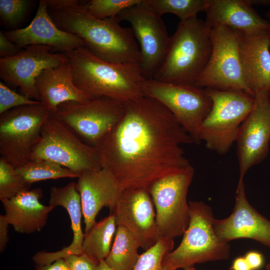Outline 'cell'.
<instances>
[{"mask_svg":"<svg viewBox=\"0 0 270 270\" xmlns=\"http://www.w3.org/2000/svg\"><path fill=\"white\" fill-rule=\"evenodd\" d=\"M232 213L223 219L214 218L212 226L222 240H254L270 249V220L260 214L246 198L244 180H238Z\"/></svg>","mask_w":270,"mask_h":270,"instance_id":"17","label":"cell"},{"mask_svg":"<svg viewBox=\"0 0 270 270\" xmlns=\"http://www.w3.org/2000/svg\"><path fill=\"white\" fill-rule=\"evenodd\" d=\"M252 270H259L264 264V258L260 252L256 250L248 252L244 256Z\"/></svg>","mask_w":270,"mask_h":270,"instance_id":"36","label":"cell"},{"mask_svg":"<svg viewBox=\"0 0 270 270\" xmlns=\"http://www.w3.org/2000/svg\"><path fill=\"white\" fill-rule=\"evenodd\" d=\"M36 86L40 102L52 113L64 102L82 103L90 99L74 84L68 61L58 66L44 70L36 78Z\"/></svg>","mask_w":270,"mask_h":270,"instance_id":"24","label":"cell"},{"mask_svg":"<svg viewBox=\"0 0 270 270\" xmlns=\"http://www.w3.org/2000/svg\"><path fill=\"white\" fill-rule=\"evenodd\" d=\"M96 270H114L109 266L105 262L104 260L100 261Z\"/></svg>","mask_w":270,"mask_h":270,"instance_id":"41","label":"cell"},{"mask_svg":"<svg viewBox=\"0 0 270 270\" xmlns=\"http://www.w3.org/2000/svg\"><path fill=\"white\" fill-rule=\"evenodd\" d=\"M142 0H92L87 2L89 14L99 19L117 16L122 10L140 3Z\"/></svg>","mask_w":270,"mask_h":270,"instance_id":"32","label":"cell"},{"mask_svg":"<svg viewBox=\"0 0 270 270\" xmlns=\"http://www.w3.org/2000/svg\"><path fill=\"white\" fill-rule=\"evenodd\" d=\"M45 45H30L18 54L0 58V78L10 85L18 86L24 94L40 102L36 80L44 70L58 66L68 61L62 54H52Z\"/></svg>","mask_w":270,"mask_h":270,"instance_id":"15","label":"cell"},{"mask_svg":"<svg viewBox=\"0 0 270 270\" xmlns=\"http://www.w3.org/2000/svg\"><path fill=\"white\" fill-rule=\"evenodd\" d=\"M188 270H196L194 266H192V267L189 268H188Z\"/></svg>","mask_w":270,"mask_h":270,"instance_id":"44","label":"cell"},{"mask_svg":"<svg viewBox=\"0 0 270 270\" xmlns=\"http://www.w3.org/2000/svg\"><path fill=\"white\" fill-rule=\"evenodd\" d=\"M116 223L114 216H109L96 222L84 234L82 252L98 261L104 260L108 255L114 238Z\"/></svg>","mask_w":270,"mask_h":270,"instance_id":"26","label":"cell"},{"mask_svg":"<svg viewBox=\"0 0 270 270\" xmlns=\"http://www.w3.org/2000/svg\"><path fill=\"white\" fill-rule=\"evenodd\" d=\"M190 222L178 246L164 256V270L188 268L198 264L227 260L230 245L215 234L212 208L202 201L189 202Z\"/></svg>","mask_w":270,"mask_h":270,"instance_id":"5","label":"cell"},{"mask_svg":"<svg viewBox=\"0 0 270 270\" xmlns=\"http://www.w3.org/2000/svg\"><path fill=\"white\" fill-rule=\"evenodd\" d=\"M8 223L4 215H0V252H2L9 240L8 235Z\"/></svg>","mask_w":270,"mask_h":270,"instance_id":"37","label":"cell"},{"mask_svg":"<svg viewBox=\"0 0 270 270\" xmlns=\"http://www.w3.org/2000/svg\"><path fill=\"white\" fill-rule=\"evenodd\" d=\"M208 0H144L145 5L154 13L162 16L170 13L184 21L197 17L204 11Z\"/></svg>","mask_w":270,"mask_h":270,"instance_id":"27","label":"cell"},{"mask_svg":"<svg viewBox=\"0 0 270 270\" xmlns=\"http://www.w3.org/2000/svg\"><path fill=\"white\" fill-rule=\"evenodd\" d=\"M174 246V240L162 237L154 246L140 254L132 270H164L163 258L173 250Z\"/></svg>","mask_w":270,"mask_h":270,"instance_id":"30","label":"cell"},{"mask_svg":"<svg viewBox=\"0 0 270 270\" xmlns=\"http://www.w3.org/2000/svg\"><path fill=\"white\" fill-rule=\"evenodd\" d=\"M152 197L146 189L120 190L112 208L116 225L127 228L146 250L162 238L156 221V212Z\"/></svg>","mask_w":270,"mask_h":270,"instance_id":"16","label":"cell"},{"mask_svg":"<svg viewBox=\"0 0 270 270\" xmlns=\"http://www.w3.org/2000/svg\"><path fill=\"white\" fill-rule=\"evenodd\" d=\"M48 11L58 28L79 36L85 47L99 58L140 65V48L133 32L131 28L122 27L118 16L97 18L88 13L86 4L79 1L68 7L48 8Z\"/></svg>","mask_w":270,"mask_h":270,"instance_id":"2","label":"cell"},{"mask_svg":"<svg viewBox=\"0 0 270 270\" xmlns=\"http://www.w3.org/2000/svg\"><path fill=\"white\" fill-rule=\"evenodd\" d=\"M16 172L28 183L63 178H78L70 170L55 162L44 160H30Z\"/></svg>","mask_w":270,"mask_h":270,"instance_id":"28","label":"cell"},{"mask_svg":"<svg viewBox=\"0 0 270 270\" xmlns=\"http://www.w3.org/2000/svg\"><path fill=\"white\" fill-rule=\"evenodd\" d=\"M63 258L69 270H96L100 262L84 252L69 254Z\"/></svg>","mask_w":270,"mask_h":270,"instance_id":"34","label":"cell"},{"mask_svg":"<svg viewBox=\"0 0 270 270\" xmlns=\"http://www.w3.org/2000/svg\"><path fill=\"white\" fill-rule=\"evenodd\" d=\"M246 2L251 6L252 4L270 5V0H246Z\"/></svg>","mask_w":270,"mask_h":270,"instance_id":"40","label":"cell"},{"mask_svg":"<svg viewBox=\"0 0 270 270\" xmlns=\"http://www.w3.org/2000/svg\"><path fill=\"white\" fill-rule=\"evenodd\" d=\"M204 88L212 106L202 124L200 139L208 149L224 154L236 141L241 124L253 108L254 98L242 92Z\"/></svg>","mask_w":270,"mask_h":270,"instance_id":"6","label":"cell"},{"mask_svg":"<svg viewBox=\"0 0 270 270\" xmlns=\"http://www.w3.org/2000/svg\"><path fill=\"white\" fill-rule=\"evenodd\" d=\"M32 184L18 174L4 158H0V200L10 199L20 192L30 190Z\"/></svg>","mask_w":270,"mask_h":270,"instance_id":"29","label":"cell"},{"mask_svg":"<svg viewBox=\"0 0 270 270\" xmlns=\"http://www.w3.org/2000/svg\"><path fill=\"white\" fill-rule=\"evenodd\" d=\"M41 188L22 192L16 196L1 200L4 216L14 230L21 234L40 232L46 225L49 213L54 208L40 202Z\"/></svg>","mask_w":270,"mask_h":270,"instance_id":"23","label":"cell"},{"mask_svg":"<svg viewBox=\"0 0 270 270\" xmlns=\"http://www.w3.org/2000/svg\"><path fill=\"white\" fill-rule=\"evenodd\" d=\"M78 178L76 187L80 196L86 234L96 222L102 208H112L120 190L112 174L103 168L85 172Z\"/></svg>","mask_w":270,"mask_h":270,"instance_id":"19","label":"cell"},{"mask_svg":"<svg viewBox=\"0 0 270 270\" xmlns=\"http://www.w3.org/2000/svg\"><path fill=\"white\" fill-rule=\"evenodd\" d=\"M117 16L130 24L140 46V68L146 78H152L165 58L170 40L162 16L152 12L144 0Z\"/></svg>","mask_w":270,"mask_h":270,"instance_id":"13","label":"cell"},{"mask_svg":"<svg viewBox=\"0 0 270 270\" xmlns=\"http://www.w3.org/2000/svg\"><path fill=\"white\" fill-rule=\"evenodd\" d=\"M64 54L74 84L90 99L106 96L126 102L144 96L142 85L146 78L138 65L106 62L85 46Z\"/></svg>","mask_w":270,"mask_h":270,"instance_id":"3","label":"cell"},{"mask_svg":"<svg viewBox=\"0 0 270 270\" xmlns=\"http://www.w3.org/2000/svg\"><path fill=\"white\" fill-rule=\"evenodd\" d=\"M49 206L64 207L69 214L73 238L71 243L62 250L54 252L40 251L34 254L32 260L36 265L52 263L58 259L72 254H80L84 233L82 228V214L80 196L76 183L70 182L63 187L52 186L50 190Z\"/></svg>","mask_w":270,"mask_h":270,"instance_id":"21","label":"cell"},{"mask_svg":"<svg viewBox=\"0 0 270 270\" xmlns=\"http://www.w3.org/2000/svg\"><path fill=\"white\" fill-rule=\"evenodd\" d=\"M40 102L29 96L16 93L3 82H0V114L18 106L37 104Z\"/></svg>","mask_w":270,"mask_h":270,"instance_id":"33","label":"cell"},{"mask_svg":"<svg viewBox=\"0 0 270 270\" xmlns=\"http://www.w3.org/2000/svg\"><path fill=\"white\" fill-rule=\"evenodd\" d=\"M194 172L191 166L158 180L148 189L161 237L174 240L182 236L188 228L190 216L187 195Z\"/></svg>","mask_w":270,"mask_h":270,"instance_id":"12","label":"cell"},{"mask_svg":"<svg viewBox=\"0 0 270 270\" xmlns=\"http://www.w3.org/2000/svg\"><path fill=\"white\" fill-rule=\"evenodd\" d=\"M210 28L197 17L180 21L168 49L152 78L162 82L195 85L210 58Z\"/></svg>","mask_w":270,"mask_h":270,"instance_id":"4","label":"cell"},{"mask_svg":"<svg viewBox=\"0 0 270 270\" xmlns=\"http://www.w3.org/2000/svg\"><path fill=\"white\" fill-rule=\"evenodd\" d=\"M124 102L102 96L85 102L68 101L50 116L70 129L84 143L94 147L123 116Z\"/></svg>","mask_w":270,"mask_h":270,"instance_id":"11","label":"cell"},{"mask_svg":"<svg viewBox=\"0 0 270 270\" xmlns=\"http://www.w3.org/2000/svg\"><path fill=\"white\" fill-rule=\"evenodd\" d=\"M5 36L22 48L30 45H45L64 52L85 46L79 36L58 28L50 18L46 0L39 1L36 16L26 28L4 32Z\"/></svg>","mask_w":270,"mask_h":270,"instance_id":"18","label":"cell"},{"mask_svg":"<svg viewBox=\"0 0 270 270\" xmlns=\"http://www.w3.org/2000/svg\"><path fill=\"white\" fill-rule=\"evenodd\" d=\"M142 88L144 96L156 100L172 113L194 143H200V126L212 106L204 88L146 78Z\"/></svg>","mask_w":270,"mask_h":270,"instance_id":"10","label":"cell"},{"mask_svg":"<svg viewBox=\"0 0 270 270\" xmlns=\"http://www.w3.org/2000/svg\"><path fill=\"white\" fill-rule=\"evenodd\" d=\"M124 106L122 118L94 146L102 168L120 190H148L158 180L192 166L181 145L194 142L166 108L146 96Z\"/></svg>","mask_w":270,"mask_h":270,"instance_id":"1","label":"cell"},{"mask_svg":"<svg viewBox=\"0 0 270 270\" xmlns=\"http://www.w3.org/2000/svg\"><path fill=\"white\" fill-rule=\"evenodd\" d=\"M254 104L238 134L237 156L239 180L268 156L270 140V91L254 94Z\"/></svg>","mask_w":270,"mask_h":270,"instance_id":"14","label":"cell"},{"mask_svg":"<svg viewBox=\"0 0 270 270\" xmlns=\"http://www.w3.org/2000/svg\"><path fill=\"white\" fill-rule=\"evenodd\" d=\"M184 270H188V268L184 269Z\"/></svg>","mask_w":270,"mask_h":270,"instance_id":"45","label":"cell"},{"mask_svg":"<svg viewBox=\"0 0 270 270\" xmlns=\"http://www.w3.org/2000/svg\"><path fill=\"white\" fill-rule=\"evenodd\" d=\"M140 248L136 236L124 226L118 225L110 251L104 261L114 270H132L140 256Z\"/></svg>","mask_w":270,"mask_h":270,"instance_id":"25","label":"cell"},{"mask_svg":"<svg viewBox=\"0 0 270 270\" xmlns=\"http://www.w3.org/2000/svg\"><path fill=\"white\" fill-rule=\"evenodd\" d=\"M240 32V54L246 83L254 95L270 91V52L268 32Z\"/></svg>","mask_w":270,"mask_h":270,"instance_id":"22","label":"cell"},{"mask_svg":"<svg viewBox=\"0 0 270 270\" xmlns=\"http://www.w3.org/2000/svg\"><path fill=\"white\" fill-rule=\"evenodd\" d=\"M265 270H270V260L268 262L266 266Z\"/></svg>","mask_w":270,"mask_h":270,"instance_id":"43","label":"cell"},{"mask_svg":"<svg viewBox=\"0 0 270 270\" xmlns=\"http://www.w3.org/2000/svg\"><path fill=\"white\" fill-rule=\"evenodd\" d=\"M230 270H252L244 256L235 258L230 266Z\"/></svg>","mask_w":270,"mask_h":270,"instance_id":"39","label":"cell"},{"mask_svg":"<svg viewBox=\"0 0 270 270\" xmlns=\"http://www.w3.org/2000/svg\"><path fill=\"white\" fill-rule=\"evenodd\" d=\"M33 3L30 0H0L1 23L14 28L25 18Z\"/></svg>","mask_w":270,"mask_h":270,"instance_id":"31","label":"cell"},{"mask_svg":"<svg viewBox=\"0 0 270 270\" xmlns=\"http://www.w3.org/2000/svg\"><path fill=\"white\" fill-rule=\"evenodd\" d=\"M22 49L8 38L4 32L0 31V56L1 58L14 56Z\"/></svg>","mask_w":270,"mask_h":270,"instance_id":"35","label":"cell"},{"mask_svg":"<svg viewBox=\"0 0 270 270\" xmlns=\"http://www.w3.org/2000/svg\"><path fill=\"white\" fill-rule=\"evenodd\" d=\"M204 12L209 28L223 26L248 34L268 32L270 22L261 17L246 0H208Z\"/></svg>","mask_w":270,"mask_h":270,"instance_id":"20","label":"cell"},{"mask_svg":"<svg viewBox=\"0 0 270 270\" xmlns=\"http://www.w3.org/2000/svg\"><path fill=\"white\" fill-rule=\"evenodd\" d=\"M35 270H69V269L64 258H61L50 264L36 265Z\"/></svg>","mask_w":270,"mask_h":270,"instance_id":"38","label":"cell"},{"mask_svg":"<svg viewBox=\"0 0 270 270\" xmlns=\"http://www.w3.org/2000/svg\"><path fill=\"white\" fill-rule=\"evenodd\" d=\"M239 32L218 26L210 28L212 50L195 86L238 91L254 97L246 80L240 54Z\"/></svg>","mask_w":270,"mask_h":270,"instance_id":"8","label":"cell"},{"mask_svg":"<svg viewBox=\"0 0 270 270\" xmlns=\"http://www.w3.org/2000/svg\"><path fill=\"white\" fill-rule=\"evenodd\" d=\"M42 103L22 106L0 114V154L15 168L30 160L41 138L44 122L52 114Z\"/></svg>","mask_w":270,"mask_h":270,"instance_id":"7","label":"cell"},{"mask_svg":"<svg viewBox=\"0 0 270 270\" xmlns=\"http://www.w3.org/2000/svg\"><path fill=\"white\" fill-rule=\"evenodd\" d=\"M44 160L66 168L78 176L101 168L96 148L84 143L70 129L50 116L44 122L41 138L34 148L30 160Z\"/></svg>","mask_w":270,"mask_h":270,"instance_id":"9","label":"cell"},{"mask_svg":"<svg viewBox=\"0 0 270 270\" xmlns=\"http://www.w3.org/2000/svg\"><path fill=\"white\" fill-rule=\"evenodd\" d=\"M266 15L268 19V20L270 22V11L266 13ZM268 38H269L270 44V29L269 30L268 32Z\"/></svg>","mask_w":270,"mask_h":270,"instance_id":"42","label":"cell"}]
</instances>
